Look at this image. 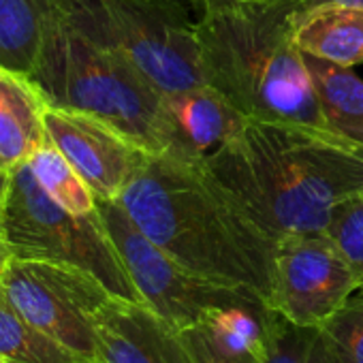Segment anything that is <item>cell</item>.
I'll list each match as a JSON object with an SVG mask.
<instances>
[{"label":"cell","mask_w":363,"mask_h":363,"mask_svg":"<svg viewBox=\"0 0 363 363\" xmlns=\"http://www.w3.org/2000/svg\"><path fill=\"white\" fill-rule=\"evenodd\" d=\"M30 77L50 107L94 116L152 154L195 156L179 139L162 96L118 48L73 22L62 0Z\"/></svg>","instance_id":"obj_4"},{"label":"cell","mask_w":363,"mask_h":363,"mask_svg":"<svg viewBox=\"0 0 363 363\" xmlns=\"http://www.w3.org/2000/svg\"><path fill=\"white\" fill-rule=\"evenodd\" d=\"M45 128L99 201H118L152 154L116 126L79 111L48 107Z\"/></svg>","instance_id":"obj_10"},{"label":"cell","mask_w":363,"mask_h":363,"mask_svg":"<svg viewBox=\"0 0 363 363\" xmlns=\"http://www.w3.org/2000/svg\"><path fill=\"white\" fill-rule=\"evenodd\" d=\"M357 291L352 269L325 231L276 242L269 308L286 320L323 327Z\"/></svg>","instance_id":"obj_9"},{"label":"cell","mask_w":363,"mask_h":363,"mask_svg":"<svg viewBox=\"0 0 363 363\" xmlns=\"http://www.w3.org/2000/svg\"><path fill=\"white\" fill-rule=\"evenodd\" d=\"M203 158L150 154L118 203L182 267L250 291L269 308L276 242L218 184Z\"/></svg>","instance_id":"obj_1"},{"label":"cell","mask_w":363,"mask_h":363,"mask_svg":"<svg viewBox=\"0 0 363 363\" xmlns=\"http://www.w3.org/2000/svg\"><path fill=\"white\" fill-rule=\"evenodd\" d=\"M179 333L193 363H259L257 359H242V357H231L223 352L218 346H214V342L208 337V333L203 331L199 323L182 329Z\"/></svg>","instance_id":"obj_23"},{"label":"cell","mask_w":363,"mask_h":363,"mask_svg":"<svg viewBox=\"0 0 363 363\" xmlns=\"http://www.w3.org/2000/svg\"><path fill=\"white\" fill-rule=\"evenodd\" d=\"M28 164L45 193L73 214H92L99 208V199L84 182V177L73 169V164L62 156V152L50 141L39 147Z\"/></svg>","instance_id":"obj_20"},{"label":"cell","mask_w":363,"mask_h":363,"mask_svg":"<svg viewBox=\"0 0 363 363\" xmlns=\"http://www.w3.org/2000/svg\"><path fill=\"white\" fill-rule=\"evenodd\" d=\"M325 235L340 250L363 289V193L344 199L331 212Z\"/></svg>","instance_id":"obj_21"},{"label":"cell","mask_w":363,"mask_h":363,"mask_svg":"<svg viewBox=\"0 0 363 363\" xmlns=\"http://www.w3.org/2000/svg\"><path fill=\"white\" fill-rule=\"evenodd\" d=\"M0 220L13 259L50 261L92 274L111 295L141 301L96 212L73 214L54 201L28 162L11 171Z\"/></svg>","instance_id":"obj_6"},{"label":"cell","mask_w":363,"mask_h":363,"mask_svg":"<svg viewBox=\"0 0 363 363\" xmlns=\"http://www.w3.org/2000/svg\"><path fill=\"white\" fill-rule=\"evenodd\" d=\"M0 363H5V361H3V359H0Z\"/></svg>","instance_id":"obj_28"},{"label":"cell","mask_w":363,"mask_h":363,"mask_svg":"<svg viewBox=\"0 0 363 363\" xmlns=\"http://www.w3.org/2000/svg\"><path fill=\"white\" fill-rule=\"evenodd\" d=\"M189 0H62L67 16L118 48L164 99L206 84Z\"/></svg>","instance_id":"obj_5"},{"label":"cell","mask_w":363,"mask_h":363,"mask_svg":"<svg viewBox=\"0 0 363 363\" xmlns=\"http://www.w3.org/2000/svg\"><path fill=\"white\" fill-rule=\"evenodd\" d=\"M189 3H193L197 9H201V7L208 5V3H220V0H189Z\"/></svg>","instance_id":"obj_27"},{"label":"cell","mask_w":363,"mask_h":363,"mask_svg":"<svg viewBox=\"0 0 363 363\" xmlns=\"http://www.w3.org/2000/svg\"><path fill=\"white\" fill-rule=\"evenodd\" d=\"M99 214L141 301L177 331L201 323L220 306L265 303L250 291L214 284L182 267L130 220L118 201H99Z\"/></svg>","instance_id":"obj_7"},{"label":"cell","mask_w":363,"mask_h":363,"mask_svg":"<svg viewBox=\"0 0 363 363\" xmlns=\"http://www.w3.org/2000/svg\"><path fill=\"white\" fill-rule=\"evenodd\" d=\"M320 329L335 363H363V289H359Z\"/></svg>","instance_id":"obj_22"},{"label":"cell","mask_w":363,"mask_h":363,"mask_svg":"<svg viewBox=\"0 0 363 363\" xmlns=\"http://www.w3.org/2000/svg\"><path fill=\"white\" fill-rule=\"evenodd\" d=\"M9 182H11V173H3V171H0V206H3V201L7 197Z\"/></svg>","instance_id":"obj_26"},{"label":"cell","mask_w":363,"mask_h":363,"mask_svg":"<svg viewBox=\"0 0 363 363\" xmlns=\"http://www.w3.org/2000/svg\"><path fill=\"white\" fill-rule=\"evenodd\" d=\"M48 101L28 73L0 65V171L16 167L50 143L45 128Z\"/></svg>","instance_id":"obj_12"},{"label":"cell","mask_w":363,"mask_h":363,"mask_svg":"<svg viewBox=\"0 0 363 363\" xmlns=\"http://www.w3.org/2000/svg\"><path fill=\"white\" fill-rule=\"evenodd\" d=\"M199 11L197 39L208 86L250 122L291 126L344 143L323 116L295 39L299 0H220Z\"/></svg>","instance_id":"obj_3"},{"label":"cell","mask_w":363,"mask_h":363,"mask_svg":"<svg viewBox=\"0 0 363 363\" xmlns=\"http://www.w3.org/2000/svg\"><path fill=\"white\" fill-rule=\"evenodd\" d=\"M295 39L303 54L354 67L363 62V9L329 5L303 11L297 18Z\"/></svg>","instance_id":"obj_14"},{"label":"cell","mask_w":363,"mask_h":363,"mask_svg":"<svg viewBox=\"0 0 363 363\" xmlns=\"http://www.w3.org/2000/svg\"><path fill=\"white\" fill-rule=\"evenodd\" d=\"M94 327L101 363H193L182 333L143 301L111 295Z\"/></svg>","instance_id":"obj_11"},{"label":"cell","mask_w":363,"mask_h":363,"mask_svg":"<svg viewBox=\"0 0 363 363\" xmlns=\"http://www.w3.org/2000/svg\"><path fill=\"white\" fill-rule=\"evenodd\" d=\"M265 316L267 306L261 301L231 303L210 310L199 325L223 352L259 361L265 344Z\"/></svg>","instance_id":"obj_18"},{"label":"cell","mask_w":363,"mask_h":363,"mask_svg":"<svg viewBox=\"0 0 363 363\" xmlns=\"http://www.w3.org/2000/svg\"><path fill=\"white\" fill-rule=\"evenodd\" d=\"M218 184L274 240L323 233L363 193V152L299 128L248 122L203 158Z\"/></svg>","instance_id":"obj_2"},{"label":"cell","mask_w":363,"mask_h":363,"mask_svg":"<svg viewBox=\"0 0 363 363\" xmlns=\"http://www.w3.org/2000/svg\"><path fill=\"white\" fill-rule=\"evenodd\" d=\"M60 0H0V65L33 73Z\"/></svg>","instance_id":"obj_16"},{"label":"cell","mask_w":363,"mask_h":363,"mask_svg":"<svg viewBox=\"0 0 363 363\" xmlns=\"http://www.w3.org/2000/svg\"><path fill=\"white\" fill-rule=\"evenodd\" d=\"M303 56L325 120L344 143L363 152V79L348 67Z\"/></svg>","instance_id":"obj_15"},{"label":"cell","mask_w":363,"mask_h":363,"mask_svg":"<svg viewBox=\"0 0 363 363\" xmlns=\"http://www.w3.org/2000/svg\"><path fill=\"white\" fill-rule=\"evenodd\" d=\"M162 103L179 139L195 156H208L250 122L225 94L208 84L164 96Z\"/></svg>","instance_id":"obj_13"},{"label":"cell","mask_w":363,"mask_h":363,"mask_svg":"<svg viewBox=\"0 0 363 363\" xmlns=\"http://www.w3.org/2000/svg\"><path fill=\"white\" fill-rule=\"evenodd\" d=\"M259 363H335L320 327H301L267 308Z\"/></svg>","instance_id":"obj_19"},{"label":"cell","mask_w":363,"mask_h":363,"mask_svg":"<svg viewBox=\"0 0 363 363\" xmlns=\"http://www.w3.org/2000/svg\"><path fill=\"white\" fill-rule=\"evenodd\" d=\"M0 291L37 329L99 361L94 316L111 293L88 272L50 261H9Z\"/></svg>","instance_id":"obj_8"},{"label":"cell","mask_w":363,"mask_h":363,"mask_svg":"<svg viewBox=\"0 0 363 363\" xmlns=\"http://www.w3.org/2000/svg\"><path fill=\"white\" fill-rule=\"evenodd\" d=\"M0 359L5 363H96L30 325L0 291Z\"/></svg>","instance_id":"obj_17"},{"label":"cell","mask_w":363,"mask_h":363,"mask_svg":"<svg viewBox=\"0 0 363 363\" xmlns=\"http://www.w3.org/2000/svg\"><path fill=\"white\" fill-rule=\"evenodd\" d=\"M11 261V250L7 246V240H5V231H3V220H0V278H3L7 265Z\"/></svg>","instance_id":"obj_25"},{"label":"cell","mask_w":363,"mask_h":363,"mask_svg":"<svg viewBox=\"0 0 363 363\" xmlns=\"http://www.w3.org/2000/svg\"><path fill=\"white\" fill-rule=\"evenodd\" d=\"M329 5H344V7L363 9V0H299V13L312 11L318 7H329Z\"/></svg>","instance_id":"obj_24"}]
</instances>
